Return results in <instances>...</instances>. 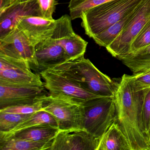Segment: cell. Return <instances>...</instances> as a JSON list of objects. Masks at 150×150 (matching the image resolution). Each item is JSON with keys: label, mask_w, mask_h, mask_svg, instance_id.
Listing matches in <instances>:
<instances>
[{"label": "cell", "mask_w": 150, "mask_h": 150, "mask_svg": "<svg viewBox=\"0 0 150 150\" xmlns=\"http://www.w3.org/2000/svg\"><path fill=\"white\" fill-rule=\"evenodd\" d=\"M148 141H149V144L150 146V131L149 132V135H148Z\"/></svg>", "instance_id": "f1b7e54d"}, {"label": "cell", "mask_w": 150, "mask_h": 150, "mask_svg": "<svg viewBox=\"0 0 150 150\" xmlns=\"http://www.w3.org/2000/svg\"><path fill=\"white\" fill-rule=\"evenodd\" d=\"M125 75L130 85L136 91L150 88V71L132 75Z\"/></svg>", "instance_id": "cb8c5ba5"}, {"label": "cell", "mask_w": 150, "mask_h": 150, "mask_svg": "<svg viewBox=\"0 0 150 150\" xmlns=\"http://www.w3.org/2000/svg\"><path fill=\"white\" fill-rule=\"evenodd\" d=\"M16 1V0H0V13L11 6Z\"/></svg>", "instance_id": "83f0119b"}, {"label": "cell", "mask_w": 150, "mask_h": 150, "mask_svg": "<svg viewBox=\"0 0 150 150\" xmlns=\"http://www.w3.org/2000/svg\"><path fill=\"white\" fill-rule=\"evenodd\" d=\"M111 0H70L69 3L70 16L72 20L80 18L83 12Z\"/></svg>", "instance_id": "44dd1931"}, {"label": "cell", "mask_w": 150, "mask_h": 150, "mask_svg": "<svg viewBox=\"0 0 150 150\" xmlns=\"http://www.w3.org/2000/svg\"><path fill=\"white\" fill-rule=\"evenodd\" d=\"M31 115L0 112V132L11 131Z\"/></svg>", "instance_id": "7402d4cb"}, {"label": "cell", "mask_w": 150, "mask_h": 150, "mask_svg": "<svg viewBox=\"0 0 150 150\" xmlns=\"http://www.w3.org/2000/svg\"><path fill=\"white\" fill-rule=\"evenodd\" d=\"M56 25V20L33 15L23 17L17 28L35 47L39 43L50 38Z\"/></svg>", "instance_id": "9a60e30c"}, {"label": "cell", "mask_w": 150, "mask_h": 150, "mask_svg": "<svg viewBox=\"0 0 150 150\" xmlns=\"http://www.w3.org/2000/svg\"><path fill=\"white\" fill-rule=\"evenodd\" d=\"M53 139L36 141L8 137L0 139V150H50Z\"/></svg>", "instance_id": "ac0fdd59"}, {"label": "cell", "mask_w": 150, "mask_h": 150, "mask_svg": "<svg viewBox=\"0 0 150 150\" xmlns=\"http://www.w3.org/2000/svg\"><path fill=\"white\" fill-rule=\"evenodd\" d=\"M40 74L50 94L66 96L80 102L103 97L84 89L78 82L56 69H47Z\"/></svg>", "instance_id": "ba28073f"}, {"label": "cell", "mask_w": 150, "mask_h": 150, "mask_svg": "<svg viewBox=\"0 0 150 150\" xmlns=\"http://www.w3.org/2000/svg\"><path fill=\"white\" fill-rule=\"evenodd\" d=\"M30 0H21V2H25V1H30Z\"/></svg>", "instance_id": "f546056e"}, {"label": "cell", "mask_w": 150, "mask_h": 150, "mask_svg": "<svg viewBox=\"0 0 150 150\" xmlns=\"http://www.w3.org/2000/svg\"><path fill=\"white\" fill-rule=\"evenodd\" d=\"M145 0H111L83 12L81 26L89 38L101 33L137 8Z\"/></svg>", "instance_id": "3957f363"}, {"label": "cell", "mask_w": 150, "mask_h": 150, "mask_svg": "<svg viewBox=\"0 0 150 150\" xmlns=\"http://www.w3.org/2000/svg\"><path fill=\"white\" fill-rule=\"evenodd\" d=\"M33 15L41 16L37 0L25 2L16 0L11 6L0 13V39L16 29L23 17Z\"/></svg>", "instance_id": "4fadbf2b"}, {"label": "cell", "mask_w": 150, "mask_h": 150, "mask_svg": "<svg viewBox=\"0 0 150 150\" xmlns=\"http://www.w3.org/2000/svg\"><path fill=\"white\" fill-rule=\"evenodd\" d=\"M40 15L50 20H53V13L57 5L56 0H37Z\"/></svg>", "instance_id": "4316f807"}, {"label": "cell", "mask_w": 150, "mask_h": 150, "mask_svg": "<svg viewBox=\"0 0 150 150\" xmlns=\"http://www.w3.org/2000/svg\"><path fill=\"white\" fill-rule=\"evenodd\" d=\"M0 54L24 59L31 64L35 58V47L23 33L16 28L0 39Z\"/></svg>", "instance_id": "5bb4252c"}, {"label": "cell", "mask_w": 150, "mask_h": 150, "mask_svg": "<svg viewBox=\"0 0 150 150\" xmlns=\"http://www.w3.org/2000/svg\"><path fill=\"white\" fill-rule=\"evenodd\" d=\"M42 125H50L59 128L57 122L51 114L45 110H41L31 115L28 118L19 124L11 131L0 132V138L12 135L27 128Z\"/></svg>", "instance_id": "ffe728a7"}, {"label": "cell", "mask_w": 150, "mask_h": 150, "mask_svg": "<svg viewBox=\"0 0 150 150\" xmlns=\"http://www.w3.org/2000/svg\"><path fill=\"white\" fill-rule=\"evenodd\" d=\"M71 20L67 15L56 20V27L50 38L64 48L69 60L84 56L88 45L86 41L74 31Z\"/></svg>", "instance_id": "9c48e42d"}, {"label": "cell", "mask_w": 150, "mask_h": 150, "mask_svg": "<svg viewBox=\"0 0 150 150\" xmlns=\"http://www.w3.org/2000/svg\"><path fill=\"white\" fill-rule=\"evenodd\" d=\"M100 139L85 129L59 130L49 150H97Z\"/></svg>", "instance_id": "30bf717a"}, {"label": "cell", "mask_w": 150, "mask_h": 150, "mask_svg": "<svg viewBox=\"0 0 150 150\" xmlns=\"http://www.w3.org/2000/svg\"><path fill=\"white\" fill-rule=\"evenodd\" d=\"M52 68L64 74L89 92L101 96H115L118 83L99 71L84 56Z\"/></svg>", "instance_id": "7a4b0ae2"}, {"label": "cell", "mask_w": 150, "mask_h": 150, "mask_svg": "<svg viewBox=\"0 0 150 150\" xmlns=\"http://www.w3.org/2000/svg\"><path fill=\"white\" fill-rule=\"evenodd\" d=\"M19 1H21V0H19Z\"/></svg>", "instance_id": "4dcf8cb0"}, {"label": "cell", "mask_w": 150, "mask_h": 150, "mask_svg": "<svg viewBox=\"0 0 150 150\" xmlns=\"http://www.w3.org/2000/svg\"><path fill=\"white\" fill-rule=\"evenodd\" d=\"M44 110L56 119L60 130L84 129V111L81 102L63 95H43L38 97Z\"/></svg>", "instance_id": "277c9868"}, {"label": "cell", "mask_w": 150, "mask_h": 150, "mask_svg": "<svg viewBox=\"0 0 150 150\" xmlns=\"http://www.w3.org/2000/svg\"><path fill=\"white\" fill-rule=\"evenodd\" d=\"M37 100L36 101L32 103L6 107L0 109V112L32 115L38 111L44 110L42 101L37 99Z\"/></svg>", "instance_id": "603a6c76"}, {"label": "cell", "mask_w": 150, "mask_h": 150, "mask_svg": "<svg viewBox=\"0 0 150 150\" xmlns=\"http://www.w3.org/2000/svg\"><path fill=\"white\" fill-rule=\"evenodd\" d=\"M84 111V129L100 138L116 117L115 96H103L81 102Z\"/></svg>", "instance_id": "5b68a950"}, {"label": "cell", "mask_w": 150, "mask_h": 150, "mask_svg": "<svg viewBox=\"0 0 150 150\" xmlns=\"http://www.w3.org/2000/svg\"><path fill=\"white\" fill-rule=\"evenodd\" d=\"M139 6L134 11L126 16L124 18L110 26L104 31L95 36L92 38L100 46L105 48L108 47L121 34L125 26L132 19Z\"/></svg>", "instance_id": "d6986e66"}, {"label": "cell", "mask_w": 150, "mask_h": 150, "mask_svg": "<svg viewBox=\"0 0 150 150\" xmlns=\"http://www.w3.org/2000/svg\"><path fill=\"white\" fill-rule=\"evenodd\" d=\"M68 60L64 48L50 38L35 46V60L30 66L32 70L40 74L43 71Z\"/></svg>", "instance_id": "7c38bea8"}, {"label": "cell", "mask_w": 150, "mask_h": 150, "mask_svg": "<svg viewBox=\"0 0 150 150\" xmlns=\"http://www.w3.org/2000/svg\"><path fill=\"white\" fill-rule=\"evenodd\" d=\"M44 87L17 86L0 81V109L35 102L38 97L45 94Z\"/></svg>", "instance_id": "8fae6325"}, {"label": "cell", "mask_w": 150, "mask_h": 150, "mask_svg": "<svg viewBox=\"0 0 150 150\" xmlns=\"http://www.w3.org/2000/svg\"><path fill=\"white\" fill-rule=\"evenodd\" d=\"M59 129L57 127L50 125H42L32 126L21 130L1 139L13 137L17 138L33 141H47L54 139Z\"/></svg>", "instance_id": "e0dca14e"}, {"label": "cell", "mask_w": 150, "mask_h": 150, "mask_svg": "<svg viewBox=\"0 0 150 150\" xmlns=\"http://www.w3.org/2000/svg\"><path fill=\"white\" fill-rule=\"evenodd\" d=\"M40 76L32 72L28 61L0 54V81L17 86H44Z\"/></svg>", "instance_id": "52a82bcc"}, {"label": "cell", "mask_w": 150, "mask_h": 150, "mask_svg": "<svg viewBox=\"0 0 150 150\" xmlns=\"http://www.w3.org/2000/svg\"><path fill=\"white\" fill-rule=\"evenodd\" d=\"M142 119L144 129L148 138L150 131V88L145 89L142 107Z\"/></svg>", "instance_id": "484cf974"}, {"label": "cell", "mask_w": 150, "mask_h": 150, "mask_svg": "<svg viewBox=\"0 0 150 150\" xmlns=\"http://www.w3.org/2000/svg\"><path fill=\"white\" fill-rule=\"evenodd\" d=\"M97 150H132L127 138L115 122L100 138Z\"/></svg>", "instance_id": "2e32d148"}, {"label": "cell", "mask_w": 150, "mask_h": 150, "mask_svg": "<svg viewBox=\"0 0 150 150\" xmlns=\"http://www.w3.org/2000/svg\"><path fill=\"white\" fill-rule=\"evenodd\" d=\"M149 45H150V20L144 26L132 42L129 53L135 52Z\"/></svg>", "instance_id": "d4e9b609"}, {"label": "cell", "mask_w": 150, "mask_h": 150, "mask_svg": "<svg viewBox=\"0 0 150 150\" xmlns=\"http://www.w3.org/2000/svg\"><path fill=\"white\" fill-rule=\"evenodd\" d=\"M150 20V0H145L121 34L106 47L107 51L119 60L127 56L130 52L132 42Z\"/></svg>", "instance_id": "8992f818"}, {"label": "cell", "mask_w": 150, "mask_h": 150, "mask_svg": "<svg viewBox=\"0 0 150 150\" xmlns=\"http://www.w3.org/2000/svg\"><path fill=\"white\" fill-rule=\"evenodd\" d=\"M145 89L136 91L124 74L115 95V122L127 138L132 150H150L142 119Z\"/></svg>", "instance_id": "6da1fadb"}]
</instances>
